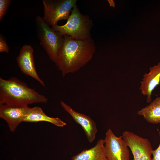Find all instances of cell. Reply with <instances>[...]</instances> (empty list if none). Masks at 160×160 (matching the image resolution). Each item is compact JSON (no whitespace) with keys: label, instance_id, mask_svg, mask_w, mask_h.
Returning a JSON list of instances; mask_svg holds the SVG:
<instances>
[{"label":"cell","instance_id":"obj_1","mask_svg":"<svg viewBox=\"0 0 160 160\" xmlns=\"http://www.w3.org/2000/svg\"><path fill=\"white\" fill-rule=\"evenodd\" d=\"M64 41L55 62L63 76L79 70L92 58L96 50L92 38L84 40L73 39L63 35Z\"/></svg>","mask_w":160,"mask_h":160},{"label":"cell","instance_id":"obj_2","mask_svg":"<svg viewBox=\"0 0 160 160\" xmlns=\"http://www.w3.org/2000/svg\"><path fill=\"white\" fill-rule=\"evenodd\" d=\"M48 99L17 78H0V104L28 106L34 103H46Z\"/></svg>","mask_w":160,"mask_h":160},{"label":"cell","instance_id":"obj_3","mask_svg":"<svg viewBox=\"0 0 160 160\" xmlns=\"http://www.w3.org/2000/svg\"><path fill=\"white\" fill-rule=\"evenodd\" d=\"M92 20L87 15L82 14L76 4L73 8L66 23L52 26L62 35H68L73 39L84 40L91 38L90 31L93 26Z\"/></svg>","mask_w":160,"mask_h":160},{"label":"cell","instance_id":"obj_4","mask_svg":"<svg viewBox=\"0 0 160 160\" xmlns=\"http://www.w3.org/2000/svg\"><path fill=\"white\" fill-rule=\"evenodd\" d=\"M36 23L37 35L40 44L50 60L55 63L63 44L64 36L51 28L45 22L43 17L36 16Z\"/></svg>","mask_w":160,"mask_h":160},{"label":"cell","instance_id":"obj_5","mask_svg":"<svg viewBox=\"0 0 160 160\" xmlns=\"http://www.w3.org/2000/svg\"><path fill=\"white\" fill-rule=\"evenodd\" d=\"M77 0H43L45 22L52 26L61 20H67Z\"/></svg>","mask_w":160,"mask_h":160},{"label":"cell","instance_id":"obj_6","mask_svg":"<svg viewBox=\"0 0 160 160\" xmlns=\"http://www.w3.org/2000/svg\"><path fill=\"white\" fill-rule=\"evenodd\" d=\"M104 140L108 160H129V151L122 136L117 137L108 129Z\"/></svg>","mask_w":160,"mask_h":160},{"label":"cell","instance_id":"obj_7","mask_svg":"<svg viewBox=\"0 0 160 160\" xmlns=\"http://www.w3.org/2000/svg\"><path fill=\"white\" fill-rule=\"evenodd\" d=\"M33 52V49L31 45H23L16 58L17 64L23 73L33 78L42 85L45 86L44 82L40 78L36 71Z\"/></svg>","mask_w":160,"mask_h":160},{"label":"cell","instance_id":"obj_8","mask_svg":"<svg viewBox=\"0 0 160 160\" xmlns=\"http://www.w3.org/2000/svg\"><path fill=\"white\" fill-rule=\"evenodd\" d=\"M28 108V106L1 104L0 117L6 121L10 131L13 132L23 122Z\"/></svg>","mask_w":160,"mask_h":160},{"label":"cell","instance_id":"obj_9","mask_svg":"<svg viewBox=\"0 0 160 160\" xmlns=\"http://www.w3.org/2000/svg\"><path fill=\"white\" fill-rule=\"evenodd\" d=\"M60 103L65 111L81 126L89 142L92 143L95 139L97 132L95 121L89 116L75 111L64 102L61 101Z\"/></svg>","mask_w":160,"mask_h":160},{"label":"cell","instance_id":"obj_10","mask_svg":"<svg viewBox=\"0 0 160 160\" xmlns=\"http://www.w3.org/2000/svg\"><path fill=\"white\" fill-rule=\"evenodd\" d=\"M122 138L130 149L134 160H139L144 152L151 146L149 140L128 131L122 133Z\"/></svg>","mask_w":160,"mask_h":160},{"label":"cell","instance_id":"obj_11","mask_svg":"<svg viewBox=\"0 0 160 160\" xmlns=\"http://www.w3.org/2000/svg\"><path fill=\"white\" fill-rule=\"evenodd\" d=\"M150 72L145 73L140 82V90L144 95L146 96V102L152 101V92L160 82V62L157 65L149 68Z\"/></svg>","mask_w":160,"mask_h":160},{"label":"cell","instance_id":"obj_12","mask_svg":"<svg viewBox=\"0 0 160 160\" xmlns=\"http://www.w3.org/2000/svg\"><path fill=\"white\" fill-rule=\"evenodd\" d=\"M72 160H108L106 154L104 140H98L95 146L84 150L72 157Z\"/></svg>","mask_w":160,"mask_h":160},{"label":"cell","instance_id":"obj_13","mask_svg":"<svg viewBox=\"0 0 160 160\" xmlns=\"http://www.w3.org/2000/svg\"><path fill=\"white\" fill-rule=\"evenodd\" d=\"M42 121L49 122L61 127L66 125V123L59 118L52 117L46 115L39 107H29L23 122H37Z\"/></svg>","mask_w":160,"mask_h":160},{"label":"cell","instance_id":"obj_14","mask_svg":"<svg viewBox=\"0 0 160 160\" xmlns=\"http://www.w3.org/2000/svg\"><path fill=\"white\" fill-rule=\"evenodd\" d=\"M148 122L153 124L160 123V97H157L150 104L137 112Z\"/></svg>","mask_w":160,"mask_h":160},{"label":"cell","instance_id":"obj_15","mask_svg":"<svg viewBox=\"0 0 160 160\" xmlns=\"http://www.w3.org/2000/svg\"><path fill=\"white\" fill-rule=\"evenodd\" d=\"M11 1L10 0H0V21H1L6 13Z\"/></svg>","mask_w":160,"mask_h":160},{"label":"cell","instance_id":"obj_16","mask_svg":"<svg viewBox=\"0 0 160 160\" xmlns=\"http://www.w3.org/2000/svg\"><path fill=\"white\" fill-rule=\"evenodd\" d=\"M9 49L5 39L1 34L0 35V52H9Z\"/></svg>","mask_w":160,"mask_h":160},{"label":"cell","instance_id":"obj_17","mask_svg":"<svg viewBox=\"0 0 160 160\" xmlns=\"http://www.w3.org/2000/svg\"><path fill=\"white\" fill-rule=\"evenodd\" d=\"M153 150L152 146L148 148L144 152L139 160H152L151 156Z\"/></svg>","mask_w":160,"mask_h":160},{"label":"cell","instance_id":"obj_18","mask_svg":"<svg viewBox=\"0 0 160 160\" xmlns=\"http://www.w3.org/2000/svg\"><path fill=\"white\" fill-rule=\"evenodd\" d=\"M159 137V144L158 148L155 150H153L152 154L153 157L152 160H160V131L157 129Z\"/></svg>","mask_w":160,"mask_h":160},{"label":"cell","instance_id":"obj_19","mask_svg":"<svg viewBox=\"0 0 160 160\" xmlns=\"http://www.w3.org/2000/svg\"><path fill=\"white\" fill-rule=\"evenodd\" d=\"M108 2L109 3L110 6H113V7H115L114 6V4H114L115 3L114 2L113 0H108Z\"/></svg>","mask_w":160,"mask_h":160}]
</instances>
